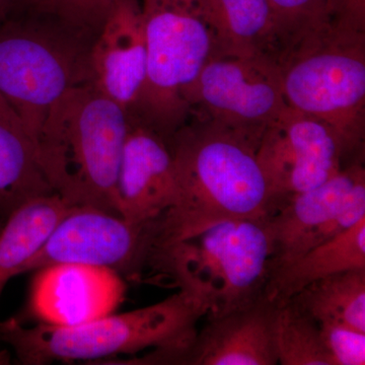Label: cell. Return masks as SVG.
I'll return each mask as SVG.
<instances>
[{
	"instance_id": "19",
	"label": "cell",
	"mask_w": 365,
	"mask_h": 365,
	"mask_svg": "<svg viewBox=\"0 0 365 365\" xmlns=\"http://www.w3.org/2000/svg\"><path fill=\"white\" fill-rule=\"evenodd\" d=\"M71 207L54 193L30 201L7 218L0 234V297ZM9 364V355L0 340V365Z\"/></svg>"
},
{
	"instance_id": "6",
	"label": "cell",
	"mask_w": 365,
	"mask_h": 365,
	"mask_svg": "<svg viewBox=\"0 0 365 365\" xmlns=\"http://www.w3.org/2000/svg\"><path fill=\"white\" fill-rule=\"evenodd\" d=\"M146 78L134 116L169 139L192 115V93L217 53L215 33L198 0H140Z\"/></svg>"
},
{
	"instance_id": "21",
	"label": "cell",
	"mask_w": 365,
	"mask_h": 365,
	"mask_svg": "<svg viewBox=\"0 0 365 365\" xmlns=\"http://www.w3.org/2000/svg\"><path fill=\"white\" fill-rule=\"evenodd\" d=\"M275 346L281 365H334L318 322L290 300L276 312Z\"/></svg>"
},
{
	"instance_id": "9",
	"label": "cell",
	"mask_w": 365,
	"mask_h": 365,
	"mask_svg": "<svg viewBox=\"0 0 365 365\" xmlns=\"http://www.w3.org/2000/svg\"><path fill=\"white\" fill-rule=\"evenodd\" d=\"M287 107L279 67L268 57L216 53L192 93V115L259 133Z\"/></svg>"
},
{
	"instance_id": "3",
	"label": "cell",
	"mask_w": 365,
	"mask_h": 365,
	"mask_svg": "<svg viewBox=\"0 0 365 365\" xmlns=\"http://www.w3.org/2000/svg\"><path fill=\"white\" fill-rule=\"evenodd\" d=\"M206 311L187 292L128 313L108 314L88 323L26 327L16 318L0 322V340L13 350L19 364L95 361L116 355L153 349L163 362L188 349L197 323Z\"/></svg>"
},
{
	"instance_id": "10",
	"label": "cell",
	"mask_w": 365,
	"mask_h": 365,
	"mask_svg": "<svg viewBox=\"0 0 365 365\" xmlns=\"http://www.w3.org/2000/svg\"><path fill=\"white\" fill-rule=\"evenodd\" d=\"M257 158L276 209L289 197L316 188L351 163L331 127L288 107L262 132Z\"/></svg>"
},
{
	"instance_id": "5",
	"label": "cell",
	"mask_w": 365,
	"mask_h": 365,
	"mask_svg": "<svg viewBox=\"0 0 365 365\" xmlns=\"http://www.w3.org/2000/svg\"><path fill=\"white\" fill-rule=\"evenodd\" d=\"M277 64L287 107L331 127L350 162L364 160L365 32L326 29Z\"/></svg>"
},
{
	"instance_id": "13",
	"label": "cell",
	"mask_w": 365,
	"mask_h": 365,
	"mask_svg": "<svg viewBox=\"0 0 365 365\" xmlns=\"http://www.w3.org/2000/svg\"><path fill=\"white\" fill-rule=\"evenodd\" d=\"M176 194V172L169 143L130 115L118 170V215L134 225L155 222L174 204Z\"/></svg>"
},
{
	"instance_id": "2",
	"label": "cell",
	"mask_w": 365,
	"mask_h": 365,
	"mask_svg": "<svg viewBox=\"0 0 365 365\" xmlns=\"http://www.w3.org/2000/svg\"><path fill=\"white\" fill-rule=\"evenodd\" d=\"M129 113L91 83H76L53 105L36 150L53 192L76 207L118 215L116 181Z\"/></svg>"
},
{
	"instance_id": "23",
	"label": "cell",
	"mask_w": 365,
	"mask_h": 365,
	"mask_svg": "<svg viewBox=\"0 0 365 365\" xmlns=\"http://www.w3.org/2000/svg\"><path fill=\"white\" fill-rule=\"evenodd\" d=\"M319 326L334 365L365 364V332L339 323Z\"/></svg>"
},
{
	"instance_id": "20",
	"label": "cell",
	"mask_w": 365,
	"mask_h": 365,
	"mask_svg": "<svg viewBox=\"0 0 365 365\" xmlns=\"http://www.w3.org/2000/svg\"><path fill=\"white\" fill-rule=\"evenodd\" d=\"M289 300L318 324L339 323L365 332V269L314 281Z\"/></svg>"
},
{
	"instance_id": "22",
	"label": "cell",
	"mask_w": 365,
	"mask_h": 365,
	"mask_svg": "<svg viewBox=\"0 0 365 365\" xmlns=\"http://www.w3.org/2000/svg\"><path fill=\"white\" fill-rule=\"evenodd\" d=\"M275 21L279 58L309 36L329 28L328 0H268Z\"/></svg>"
},
{
	"instance_id": "12",
	"label": "cell",
	"mask_w": 365,
	"mask_h": 365,
	"mask_svg": "<svg viewBox=\"0 0 365 365\" xmlns=\"http://www.w3.org/2000/svg\"><path fill=\"white\" fill-rule=\"evenodd\" d=\"M35 272L26 312L45 325L78 326L103 318L126 297L125 278L111 268L61 263Z\"/></svg>"
},
{
	"instance_id": "14",
	"label": "cell",
	"mask_w": 365,
	"mask_h": 365,
	"mask_svg": "<svg viewBox=\"0 0 365 365\" xmlns=\"http://www.w3.org/2000/svg\"><path fill=\"white\" fill-rule=\"evenodd\" d=\"M146 64L140 0H122L101 26L100 37L91 50V83L133 114L145 83Z\"/></svg>"
},
{
	"instance_id": "16",
	"label": "cell",
	"mask_w": 365,
	"mask_h": 365,
	"mask_svg": "<svg viewBox=\"0 0 365 365\" xmlns=\"http://www.w3.org/2000/svg\"><path fill=\"white\" fill-rule=\"evenodd\" d=\"M51 194L35 143L0 97V217L6 222L25 204Z\"/></svg>"
},
{
	"instance_id": "7",
	"label": "cell",
	"mask_w": 365,
	"mask_h": 365,
	"mask_svg": "<svg viewBox=\"0 0 365 365\" xmlns=\"http://www.w3.org/2000/svg\"><path fill=\"white\" fill-rule=\"evenodd\" d=\"M155 222L134 225L122 216L91 207L69 209L21 274L61 263L111 268L130 280H143L153 247Z\"/></svg>"
},
{
	"instance_id": "8",
	"label": "cell",
	"mask_w": 365,
	"mask_h": 365,
	"mask_svg": "<svg viewBox=\"0 0 365 365\" xmlns=\"http://www.w3.org/2000/svg\"><path fill=\"white\" fill-rule=\"evenodd\" d=\"M364 217L365 168L359 160L316 188L289 197L269 216L270 276Z\"/></svg>"
},
{
	"instance_id": "27",
	"label": "cell",
	"mask_w": 365,
	"mask_h": 365,
	"mask_svg": "<svg viewBox=\"0 0 365 365\" xmlns=\"http://www.w3.org/2000/svg\"><path fill=\"white\" fill-rule=\"evenodd\" d=\"M4 220H2L1 217H0V234H1V230H2V228H4Z\"/></svg>"
},
{
	"instance_id": "24",
	"label": "cell",
	"mask_w": 365,
	"mask_h": 365,
	"mask_svg": "<svg viewBox=\"0 0 365 365\" xmlns=\"http://www.w3.org/2000/svg\"><path fill=\"white\" fill-rule=\"evenodd\" d=\"M74 23L100 24L102 26L108 16L122 0H37Z\"/></svg>"
},
{
	"instance_id": "26",
	"label": "cell",
	"mask_w": 365,
	"mask_h": 365,
	"mask_svg": "<svg viewBox=\"0 0 365 365\" xmlns=\"http://www.w3.org/2000/svg\"><path fill=\"white\" fill-rule=\"evenodd\" d=\"M7 1H9V0H0V9H2V7L6 6Z\"/></svg>"
},
{
	"instance_id": "17",
	"label": "cell",
	"mask_w": 365,
	"mask_h": 365,
	"mask_svg": "<svg viewBox=\"0 0 365 365\" xmlns=\"http://www.w3.org/2000/svg\"><path fill=\"white\" fill-rule=\"evenodd\" d=\"M217 43V53L268 57L279 54L268 0H198Z\"/></svg>"
},
{
	"instance_id": "11",
	"label": "cell",
	"mask_w": 365,
	"mask_h": 365,
	"mask_svg": "<svg viewBox=\"0 0 365 365\" xmlns=\"http://www.w3.org/2000/svg\"><path fill=\"white\" fill-rule=\"evenodd\" d=\"M79 81L56 47L26 34L0 37V97L37 143L53 105Z\"/></svg>"
},
{
	"instance_id": "1",
	"label": "cell",
	"mask_w": 365,
	"mask_h": 365,
	"mask_svg": "<svg viewBox=\"0 0 365 365\" xmlns=\"http://www.w3.org/2000/svg\"><path fill=\"white\" fill-rule=\"evenodd\" d=\"M262 133L192 115L168 139L175 202L155 220L153 250L228 220L269 217L276 203L257 158Z\"/></svg>"
},
{
	"instance_id": "18",
	"label": "cell",
	"mask_w": 365,
	"mask_h": 365,
	"mask_svg": "<svg viewBox=\"0 0 365 365\" xmlns=\"http://www.w3.org/2000/svg\"><path fill=\"white\" fill-rule=\"evenodd\" d=\"M351 269H365V217L276 270L265 295L279 307L314 281Z\"/></svg>"
},
{
	"instance_id": "15",
	"label": "cell",
	"mask_w": 365,
	"mask_h": 365,
	"mask_svg": "<svg viewBox=\"0 0 365 365\" xmlns=\"http://www.w3.org/2000/svg\"><path fill=\"white\" fill-rule=\"evenodd\" d=\"M277 306L264 294L253 304L208 323L173 364L276 365Z\"/></svg>"
},
{
	"instance_id": "4",
	"label": "cell",
	"mask_w": 365,
	"mask_h": 365,
	"mask_svg": "<svg viewBox=\"0 0 365 365\" xmlns=\"http://www.w3.org/2000/svg\"><path fill=\"white\" fill-rule=\"evenodd\" d=\"M268 218L228 220L153 250L148 280H170L209 318L253 304L265 294L272 242Z\"/></svg>"
},
{
	"instance_id": "25",
	"label": "cell",
	"mask_w": 365,
	"mask_h": 365,
	"mask_svg": "<svg viewBox=\"0 0 365 365\" xmlns=\"http://www.w3.org/2000/svg\"><path fill=\"white\" fill-rule=\"evenodd\" d=\"M329 28L365 32V0H328Z\"/></svg>"
}]
</instances>
